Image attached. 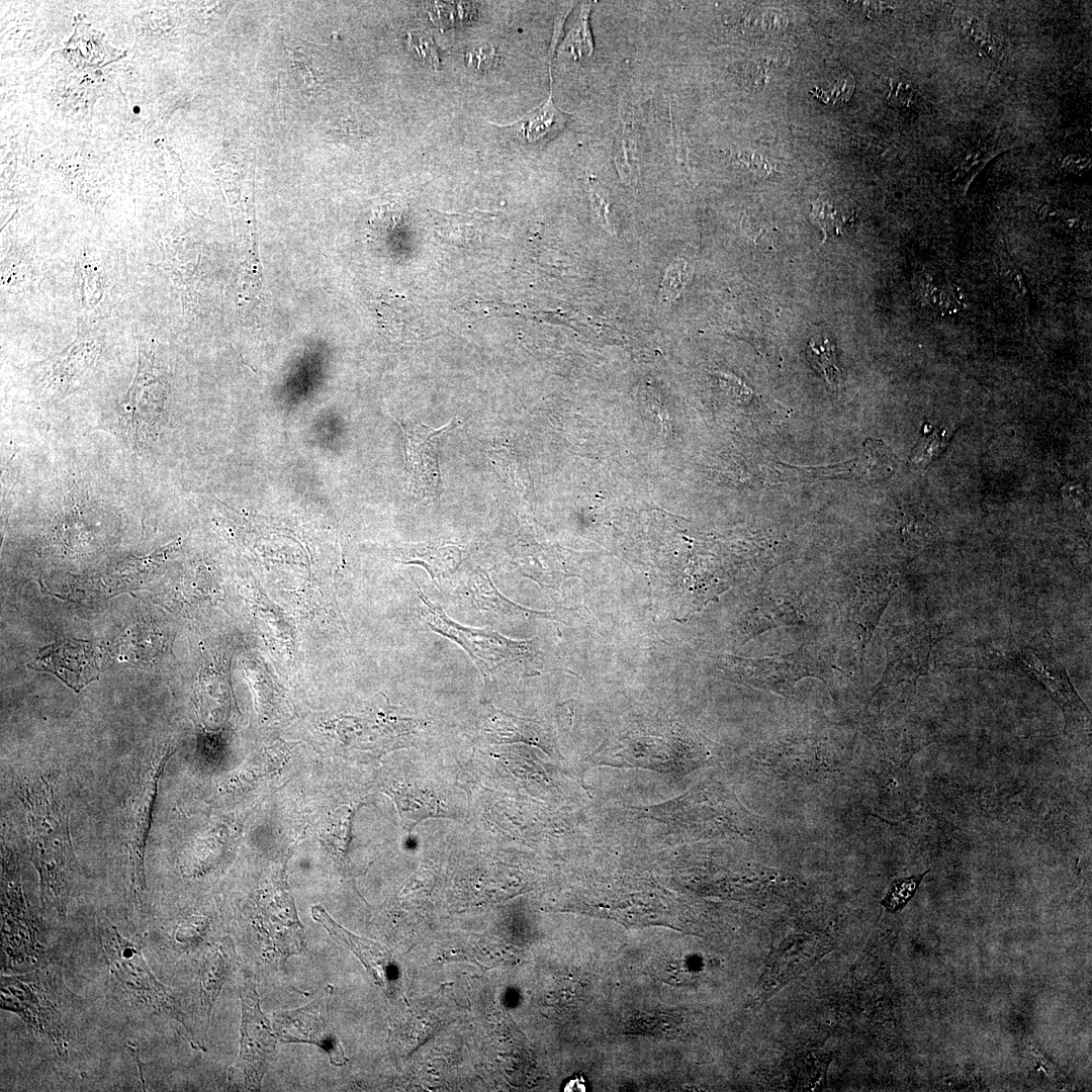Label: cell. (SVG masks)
Returning a JSON list of instances; mask_svg holds the SVG:
<instances>
[{
	"label": "cell",
	"instance_id": "obj_17",
	"mask_svg": "<svg viewBox=\"0 0 1092 1092\" xmlns=\"http://www.w3.org/2000/svg\"><path fill=\"white\" fill-rule=\"evenodd\" d=\"M807 357L832 387L840 384L842 370L838 366L835 345L826 335H815L806 349Z\"/></svg>",
	"mask_w": 1092,
	"mask_h": 1092
},
{
	"label": "cell",
	"instance_id": "obj_24",
	"mask_svg": "<svg viewBox=\"0 0 1092 1092\" xmlns=\"http://www.w3.org/2000/svg\"><path fill=\"white\" fill-rule=\"evenodd\" d=\"M408 46L422 62L435 68L439 66V50L430 36L421 31H411Z\"/></svg>",
	"mask_w": 1092,
	"mask_h": 1092
},
{
	"label": "cell",
	"instance_id": "obj_23",
	"mask_svg": "<svg viewBox=\"0 0 1092 1092\" xmlns=\"http://www.w3.org/2000/svg\"><path fill=\"white\" fill-rule=\"evenodd\" d=\"M943 431L925 434L913 448L910 460L916 465H927L943 448Z\"/></svg>",
	"mask_w": 1092,
	"mask_h": 1092
},
{
	"label": "cell",
	"instance_id": "obj_12",
	"mask_svg": "<svg viewBox=\"0 0 1092 1092\" xmlns=\"http://www.w3.org/2000/svg\"><path fill=\"white\" fill-rule=\"evenodd\" d=\"M313 919L332 936L344 942L367 968L371 978L380 986L389 980L390 957L386 949L373 941L358 937L336 923L323 908L311 909Z\"/></svg>",
	"mask_w": 1092,
	"mask_h": 1092
},
{
	"label": "cell",
	"instance_id": "obj_11",
	"mask_svg": "<svg viewBox=\"0 0 1092 1092\" xmlns=\"http://www.w3.org/2000/svg\"><path fill=\"white\" fill-rule=\"evenodd\" d=\"M17 871L5 868L2 879V933L5 942L10 938V948L22 943L26 956H33L35 949V927L31 926L28 919V911L22 896L19 880L15 879ZM9 951V953L11 952ZM31 956V954H30Z\"/></svg>",
	"mask_w": 1092,
	"mask_h": 1092
},
{
	"label": "cell",
	"instance_id": "obj_26",
	"mask_svg": "<svg viewBox=\"0 0 1092 1092\" xmlns=\"http://www.w3.org/2000/svg\"><path fill=\"white\" fill-rule=\"evenodd\" d=\"M891 90L888 96V101L891 105L896 107L909 106L915 97V89L913 85L904 80L891 81Z\"/></svg>",
	"mask_w": 1092,
	"mask_h": 1092
},
{
	"label": "cell",
	"instance_id": "obj_10",
	"mask_svg": "<svg viewBox=\"0 0 1092 1092\" xmlns=\"http://www.w3.org/2000/svg\"><path fill=\"white\" fill-rule=\"evenodd\" d=\"M27 666L54 673L75 692L98 678L100 672L94 645L77 639H65L40 648Z\"/></svg>",
	"mask_w": 1092,
	"mask_h": 1092
},
{
	"label": "cell",
	"instance_id": "obj_20",
	"mask_svg": "<svg viewBox=\"0 0 1092 1092\" xmlns=\"http://www.w3.org/2000/svg\"><path fill=\"white\" fill-rule=\"evenodd\" d=\"M690 270L688 264L682 260H676L670 263L665 269L659 298L664 304L671 303L681 293L688 281L690 279Z\"/></svg>",
	"mask_w": 1092,
	"mask_h": 1092
},
{
	"label": "cell",
	"instance_id": "obj_1",
	"mask_svg": "<svg viewBox=\"0 0 1092 1092\" xmlns=\"http://www.w3.org/2000/svg\"><path fill=\"white\" fill-rule=\"evenodd\" d=\"M19 794L27 810L30 858L39 875L42 903L65 917L75 873L67 811L43 779L25 784Z\"/></svg>",
	"mask_w": 1092,
	"mask_h": 1092
},
{
	"label": "cell",
	"instance_id": "obj_22",
	"mask_svg": "<svg viewBox=\"0 0 1092 1092\" xmlns=\"http://www.w3.org/2000/svg\"><path fill=\"white\" fill-rule=\"evenodd\" d=\"M587 192L599 223L607 232L614 234L615 229L611 219V203L608 193L600 181L594 176H590L587 179Z\"/></svg>",
	"mask_w": 1092,
	"mask_h": 1092
},
{
	"label": "cell",
	"instance_id": "obj_19",
	"mask_svg": "<svg viewBox=\"0 0 1092 1092\" xmlns=\"http://www.w3.org/2000/svg\"><path fill=\"white\" fill-rule=\"evenodd\" d=\"M592 3L584 4L578 15L577 21L567 38V48L575 58L584 59L593 55L594 44L588 25V16Z\"/></svg>",
	"mask_w": 1092,
	"mask_h": 1092
},
{
	"label": "cell",
	"instance_id": "obj_13",
	"mask_svg": "<svg viewBox=\"0 0 1092 1092\" xmlns=\"http://www.w3.org/2000/svg\"><path fill=\"white\" fill-rule=\"evenodd\" d=\"M232 944L223 942L205 954L200 970L201 1005L207 1018L232 969Z\"/></svg>",
	"mask_w": 1092,
	"mask_h": 1092
},
{
	"label": "cell",
	"instance_id": "obj_16",
	"mask_svg": "<svg viewBox=\"0 0 1092 1092\" xmlns=\"http://www.w3.org/2000/svg\"><path fill=\"white\" fill-rule=\"evenodd\" d=\"M567 115L558 110L550 94L547 102L516 123V128L528 142H536L561 129Z\"/></svg>",
	"mask_w": 1092,
	"mask_h": 1092
},
{
	"label": "cell",
	"instance_id": "obj_14",
	"mask_svg": "<svg viewBox=\"0 0 1092 1092\" xmlns=\"http://www.w3.org/2000/svg\"><path fill=\"white\" fill-rule=\"evenodd\" d=\"M402 557L404 563L424 566L434 579L452 574L462 561V551L453 544L439 542L405 548Z\"/></svg>",
	"mask_w": 1092,
	"mask_h": 1092
},
{
	"label": "cell",
	"instance_id": "obj_18",
	"mask_svg": "<svg viewBox=\"0 0 1092 1092\" xmlns=\"http://www.w3.org/2000/svg\"><path fill=\"white\" fill-rule=\"evenodd\" d=\"M824 86H816L811 91L812 95L826 104H844L852 96L855 82L852 75L843 72L831 80H827Z\"/></svg>",
	"mask_w": 1092,
	"mask_h": 1092
},
{
	"label": "cell",
	"instance_id": "obj_6",
	"mask_svg": "<svg viewBox=\"0 0 1092 1092\" xmlns=\"http://www.w3.org/2000/svg\"><path fill=\"white\" fill-rule=\"evenodd\" d=\"M332 993L333 987L328 985L304 1007L276 1012L273 1028L281 1041L315 1044L329 1055L331 1064L342 1066L348 1059L328 1015Z\"/></svg>",
	"mask_w": 1092,
	"mask_h": 1092
},
{
	"label": "cell",
	"instance_id": "obj_8",
	"mask_svg": "<svg viewBox=\"0 0 1092 1092\" xmlns=\"http://www.w3.org/2000/svg\"><path fill=\"white\" fill-rule=\"evenodd\" d=\"M1034 639L1029 646L1012 655L1010 664L1018 665L1025 673L1037 679L1050 692L1061 707L1066 721H1090V712L1078 697L1073 686L1052 653L1050 640Z\"/></svg>",
	"mask_w": 1092,
	"mask_h": 1092
},
{
	"label": "cell",
	"instance_id": "obj_7",
	"mask_svg": "<svg viewBox=\"0 0 1092 1092\" xmlns=\"http://www.w3.org/2000/svg\"><path fill=\"white\" fill-rule=\"evenodd\" d=\"M166 384L150 358L140 356L138 372L120 412V424L129 438L141 445L157 434L165 400Z\"/></svg>",
	"mask_w": 1092,
	"mask_h": 1092
},
{
	"label": "cell",
	"instance_id": "obj_15",
	"mask_svg": "<svg viewBox=\"0 0 1092 1092\" xmlns=\"http://www.w3.org/2000/svg\"><path fill=\"white\" fill-rule=\"evenodd\" d=\"M614 160L621 181L634 187L639 181L640 163L637 134L631 122H625L617 134Z\"/></svg>",
	"mask_w": 1092,
	"mask_h": 1092
},
{
	"label": "cell",
	"instance_id": "obj_5",
	"mask_svg": "<svg viewBox=\"0 0 1092 1092\" xmlns=\"http://www.w3.org/2000/svg\"><path fill=\"white\" fill-rule=\"evenodd\" d=\"M169 747L158 750L142 774L129 799L126 812V848L130 861V887L133 897L141 899L146 890L145 853L152 823L158 785L164 767L172 755Z\"/></svg>",
	"mask_w": 1092,
	"mask_h": 1092
},
{
	"label": "cell",
	"instance_id": "obj_2",
	"mask_svg": "<svg viewBox=\"0 0 1092 1092\" xmlns=\"http://www.w3.org/2000/svg\"><path fill=\"white\" fill-rule=\"evenodd\" d=\"M421 616L428 627L459 644L470 656L482 675L486 690L492 689L502 676L529 671L535 655L532 641H513L490 629L464 627L451 620L432 604L419 589Z\"/></svg>",
	"mask_w": 1092,
	"mask_h": 1092
},
{
	"label": "cell",
	"instance_id": "obj_25",
	"mask_svg": "<svg viewBox=\"0 0 1092 1092\" xmlns=\"http://www.w3.org/2000/svg\"><path fill=\"white\" fill-rule=\"evenodd\" d=\"M495 58V51L488 43H479L470 49L465 55L467 66L477 72H484L492 67Z\"/></svg>",
	"mask_w": 1092,
	"mask_h": 1092
},
{
	"label": "cell",
	"instance_id": "obj_9",
	"mask_svg": "<svg viewBox=\"0 0 1092 1092\" xmlns=\"http://www.w3.org/2000/svg\"><path fill=\"white\" fill-rule=\"evenodd\" d=\"M453 419L440 429H432L421 422L402 424L404 435L405 466L411 475L412 489L419 497L436 498L439 491L440 472L438 446L442 437L456 424Z\"/></svg>",
	"mask_w": 1092,
	"mask_h": 1092
},
{
	"label": "cell",
	"instance_id": "obj_3",
	"mask_svg": "<svg viewBox=\"0 0 1092 1092\" xmlns=\"http://www.w3.org/2000/svg\"><path fill=\"white\" fill-rule=\"evenodd\" d=\"M104 956L111 972L132 997L157 1013H166L181 1022L197 1046L194 1031L175 998L153 975L139 945L123 937L115 927L104 926L99 932Z\"/></svg>",
	"mask_w": 1092,
	"mask_h": 1092
},
{
	"label": "cell",
	"instance_id": "obj_21",
	"mask_svg": "<svg viewBox=\"0 0 1092 1092\" xmlns=\"http://www.w3.org/2000/svg\"><path fill=\"white\" fill-rule=\"evenodd\" d=\"M926 873L894 881L883 899L882 905L890 912L902 909L914 896Z\"/></svg>",
	"mask_w": 1092,
	"mask_h": 1092
},
{
	"label": "cell",
	"instance_id": "obj_4",
	"mask_svg": "<svg viewBox=\"0 0 1092 1092\" xmlns=\"http://www.w3.org/2000/svg\"><path fill=\"white\" fill-rule=\"evenodd\" d=\"M241 1042L238 1059L229 1070L230 1086L256 1091L261 1087L265 1065L275 1050V1035L260 1009L254 976L246 973L240 991Z\"/></svg>",
	"mask_w": 1092,
	"mask_h": 1092
}]
</instances>
